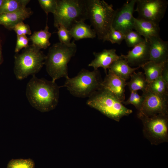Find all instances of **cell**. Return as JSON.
I'll return each instance as SVG.
<instances>
[{"label":"cell","mask_w":168,"mask_h":168,"mask_svg":"<svg viewBox=\"0 0 168 168\" xmlns=\"http://www.w3.org/2000/svg\"><path fill=\"white\" fill-rule=\"evenodd\" d=\"M60 87L55 82L34 75L27 84L26 95L32 107L41 112H47L57 105Z\"/></svg>","instance_id":"obj_1"},{"label":"cell","mask_w":168,"mask_h":168,"mask_svg":"<svg viewBox=\"0 0 168 168\" xmlns=\"http://www.w3.org/2000/svg\"><path fill=\"white\" fill-rule=\"evenodd\" d=\"M77 50V46L74 41L69 45L58 42L49 48L44 64L53 81L55 82L61 77L66 79L69 77L68 64L75 54Z\"/></svg>","instance_id":"obj_2"},{"label":"cell","mask_w":168,"mask_h":168,"mask_svg":"<svg viewBox=\"0 0 168 168\" xmlns=\"http://www.w3.org/2000/svg\"><path fill=\"white\" fill-rule=\"evenodd\" d=\"M87 19L99 40L105 41L112 26L115 10L103 0H85Z\"/></svg>","instance_id":"obj_3"},{"label":"cell","mask_w":168,"mask_h":168,"mask_svg":"<svg viewBox=\"0 0 168 168\" xmlns=\"http://www.w3.org/2000/svg\"><path fill=\"white\" fill-rule=\"evenodd\" d=\"M86 104L118 122L133 112L132 110L125 107L115 95L102 87L88 98Z\"/></svg>","instance_id":"obj_4"},{"label":"cell","mask_w":168,"mask_h":168,"mask_svg":"<svg viewBox=\"0 0 168 168\" xmlns=\"http://www.w3.org/2000/svg\"><path fill=\"white\" fill-rule=\"evenodd\" d=\"M102 81L98 69L90 71L82 69L76 76L66 79L62 86L74 96L89 98L101 88Z\"/></svg>","instance_id":"obj_5"},{"label":"cell","mask_w":168,"mask_h":168,"mask_svg":"<svg viewBox=\"0 0 168 168\" xmlns=\"http://www.w3.org/2000/svg\"><path fill=\"white\" fill-rule=\"evenodd\" d=\"M46 55L32 44L14 55V72L16 79L22 80L30 75H35L41 69Z\"/></svg>","instance_id":"obj_6"},{"label":"cell","mask_w":168,"mask_h":168,"mask_svg":"<svg viewBox=\"0 0 168 168\" xmlns=\"http://www.w3.org/2000/svg\"><path fill=\"white\" fill-rule=\"evenodd\" d=\"M54 16V26L62 25L68 30L76 22L87 19L85 0H57Z\"/></svg>","instance_id":"obj_7"},{"label":"cell","mask_w":168,"mask_h":168,"mask_svg":"<svg viewBox=\"0 0 168 168\" xmlns=\"http://www.w3.org/2000/svg\"><path fill=\"white\" fill-rule=\"evenodd\" d=\"M141 120L143 133L152 145H157L168 141V114L146 116L137 113Z\"/></svg>","instance_id":"obj_8"},{"label":"cell","mask_w":168,"mask_h":168,"mask_svg":"<svg viewBox=\"0 0 168 168\" xmlns=\"http://www.w3.org/2000/svg\"><path fill=\"white\" fill-rule=\"evenodd\" d=\"M136 3L137 7L134 11L138 13V18L159 25L164 16L168 2L166 0H136Z\"/></svg>","instance_id":"obj_9"},{"label":"cell","mask_w":168,"mask_h":168,"mask_svg":"<svg viewBox=\"0 0 168 168\" xmlns=\"http://www.w3.org/2000/svg\"><path fill=\"white\" fill-rule=\"evenodd\" d=\"M142 92L143 100L138 113L146 116L168 114V96L156 94L148 88Z\"/></svg>","instance_id":"obj_10"},{"label":"cell","mask_w":168,"mask_h":168,"mask_svg":"<svg viewBox=\"0 0 168 168\" xmlns=\"http://www.w3.org/2000/svg\"><path fill=\"white\" fill-rule=\"evenodd\" d=\"M136 0H128L119 9L115 10L112 27L124 34L134 28L133 12Z\"/></svg>","instance_id":"obj_11"},{"label":"cell","mask_w":168,"mask_h":168,"mask_svg":"<svg viewBox=\"0 0 168 168\" xmlns=\"http://www.w3.org/2000/svg\"><path fill=\"white\" fill-rule=\"evenodd\" d=\"M124 59L130 66H141L149 61V44L148 41L145 40L133 47L128 52L127 55L121 54Z\"/></svg>","instance_id":"obj_12"},{"label":"cell","mask_w":168,"mask_h":168,"mask_svg":"<svg viewBox=\"0 0 168 168\" xmlns=\"http://www.w3.org/2000/svg\"><path fill=\"white\" fill-rule=\"evenodd\" d=\"M108 70L102 81L101 87L111 92L123 103L125 99V87L127 82Z\"/></svg>","instance_id":"obj_13"},{"label":"cell","mask_w":168,"mask_h":168,"mask_svg":"<svg viewBox=\"0 0 168 168\" xmlns=\"http://www.w3.org/2000/svg\"><path fill=\"white\" fill-rule=\"evenodd\" d=\"M149 44V61L157 63L168 61V42L159 36L153 37L148 40Z\"/></svg>","instance_id":"obj_14"},{"label":"cell","mask_w":168,"mask_h":168,"mask_svg":"<svg viewBox=\"0 0 168 168\" xmlns=\"http://www.w3.org/2000/svg\"><path fill=\"white\" fill-rule=\"evenodd\" d=\"M94 59L88 64L89 67H93L94 70H97L99 68H102L106 74L107 69L114 61L120 58L116 53L115 49H104L99 52H93Z\"/></svg>","instance_id":"obj_15"},{"label":"cell","mask_w":168,"mask_h":168,"mask_svg":"<svg viewBox=\"0 0 168 168\" xmlns=\"http://www.w3.org/2000/svg\"><path fill=\"white\" fill-rule=\"evenodd\" d=\"M32 14L31 9L27 7L14 12L0 13V25L12 30L16 24L29 17Z\"/></svg>","instance_id":"obj_16"},{"label":"cell","mask_w":168,"mask_h":168,"mask_svg":"<svg viewBox=\"0 0 168 168\" xmlns=\"http://www.w3.org/2000/svg\"><path fill=\"white\" fill-rule=\"evenodd\" d=\"M133 29L147 41L151 37L160 36L159 25L147 20L134 17Z\"/></svg>","instance_id":"obj_17"},{"label":"cell","mask_w":168,"mask_h":168,"mask_svg":"<svg viewBox=\"0 0 168 168\" xmlns=\"http://www.w3.org/2000/svg\"><path fill=\"white\" fill-rule=\"evenodd\" d=\"M70 33L75 40L84 39H93L96 37V33L89 25L84 21H76L69 30Z\"/></svg>","instance_id":"obj_18"},{"label":"cell","mask_w":168,"mask_h":168,"mask_svg":"<svg viewBox=\"0 0 168 168\" xmlns=\"http://www.w3.org/2000/svg\"><path fill=\"white\" fill-rule=\"evenodd\" d=\"M140 67V66L134 68L131 67L120 56L119 58L111 64L108 70L126 81L133 73Z\"/></svg>","instance_id":"obj_19"},{"label":"cell","mask_w":168,"mask_h":168,"mask_svg":"<svg viewBox=\"0 0 168 168\" xmlns=\"http://www.w3.org/2000/svg\"><path fill=\"white\" fill-rule=\"evenodd\" d=\"M47 21V19L46 26L44 30L34 31L29 38L30 40L32 42V44L40 49H46L51 44L49 39L52 34L49 31Z\"/></svg>","instance_id":"obj_20"},{"label":"cell","mask_w":168,"mask_h":168,"mask_svg":"<svg viewBox=\"0 0 168 168\" xmlns=\"http://www.w3.org/2000/svg\"><path fill=\"white\" fill-rule=\"evenodd\" d=\"M167 62L157 63L149 61L141 66L144 71L148 84L161 76L163 67Z\"/></svg>","instance_id":"obj_21"},{"label":"cell","mask_w":168,"mask_h":168,"mask_svg":"<svg viewBox=\"0 0 168 168\" xmlns=\"http://www.w3.org/2000/svg\"><path fill=\"white\" fill-rule=\"evenodd\" d=\"M131 79L127 82V85L130 92L140 90L143 91L147 90L148 84L146 79L144 73L141 72H134L131 75Z\"/></svg>","instance_id":"obj_22"},{"label":"cell","mask_w":168,"mask_h":168,"mask_svg":"<svg viewBox=\"0 0 168 168\" xmlns=\"http://www.w3.org/2000/svg\"><path fill=\"white\" fill-rule=\"evenodd\" d=\"M30 0H3L0 7V13L20 11L26 8Z\"/></svg>","instance_id":"obj_23"},{"label":"cell","mask_w":168,"mask_h":168,"mask_svg":"<svg viewBox=\"0 0 168 168\" xmlns=\"http://www.w3.org/2000/svg\"><path fill=\"white\" fill-rule=\"evenodd\" d=\"M148 89L156 94L168 96V84L161 76L148 84Z\"/></svg>","instance_id":"obj_24"},{"label":"cell","mask_w":168,"mask_h":168,"mask_svg":"<svg viewBox=\"0 0 168 168\" xmlns=\"http://www.w3.org/2000/svg\"><path fill=\"white\" fill-rule=\"evenodd\" d=\"M124 35V40L130 47H133L145 40L136 31L133 30L128 31Z\"/></svg>","instance_id":"obj_25"},{"label":"cell","mask_w":168,"mask_h":168,"mask_svg":"<svg viewBox=\"0 0 168 168\" xmlns=\"http://www.w3.org/2000/svg\"><path fill=\"white\" fill-rule=\"evenodd\" d=\"M7 168H35V165L31 159H12L8 163Z\"/></svg>","instance_id":"obj_26"},{"label":"cell","mask_w":168,"mask_h":168,"mask_svg":"<svg viewBox=\"0 0 168 168\" xmlns=\"http://www.w3.org/2000/svg\"><path fill=\"white\" fill-rule=\"evenodd\" d=\"M128 99L124 101L123 104L125 105L132 104L139 111L142 106L143 98L142 96L139 95L138 91H132Z\"/></svg>","instance_id":"obj_27"},{"label":"cell","mask_w":168,"mask_h":168,"mask_svg":"<svg viewBox=\"0 0 168 168\" xmlns=\"http://www.w3.org/2000/svg\"><path fill=\"white\" fill-rule=\"evenodd\" d=\"M124 34L120 31L114 29L112 26L106 39L105 41H109L112 44H120L124 40Z\"/></svg>","instance_id":"obj_28"},{"label":"cell","mask_w":168,"mask_h":168,"mask_svg":"<svg viewBox=\"0 0 168 168\" xmlns=\"http://www.w3.org/2000/svg\"><path fill=\"white\" fill-rule=\"evenodd\" d=\"M57 29L59 42L66 45L71 44V40L72 37L69 30L61 25H59Z\"/></svg>","instance_id":"obj_29"},{"label":"cell","mask_w":168,"mask_h":168,"mask_svg":"<svg viewBox=\"0 0 168 168\" xmlns=\"http://www.w3.org/2000/svg\"><path fill=\"white\" fill-rule=\"evenodd\" d=\"M38 1L47 16L49 13L54 14L55 12L57 7V0H38Z\"/></svg>","instance_id":"obj_30"},{"label":"cell","mask_w":168,"mask_h":168,"mask_svg":"<svg viewBox=\"0 0 168 168\" xmlns=\"http://www.w3.org/2000/svg\"><path fill=\"white\" fill-rule=\"evenodd\" d=\"M14 30L17 35H30L31 31L30 27L28 25L25 24L23 21L19 22L16 24L13 27Z\"/></svg>","instance_id":"obj_31"},{"label":"cell","mask_w":168,"mask_h":168,"mask_svg":"<svg viewBox=\"0 0 168 168\" xmlns=\"http://www.w3.org/2000/svg\"><path fill=\"white\" fill-rule=\"evenodd\" d=\"M30 40L26 35H17V40L15 52L18 53L23 48H26L29 46Z\"/></svg>","instance_id":"obj_32"},{"label":"cell","mask_w":168,"mask_h":168,"mask_svg":"<svg viewBox=\"0 0 168 168\" xmlns=\"http://www.w3.org/2000/svg\"><path fill=\"white\" fill-rule=\"evenodd\" d=\"M161 76L168 84V61L165 64L163 68Z\"/></svg>","instance_id":"obj_33"},{"label":"cell","mask_w":168,"mask_h":168,"mask_svg":"<svg viewBox=\"0 0 168 168\" xmlns=\"http://www.w3.org/2000/svg\"><path fill=\"white\" fill-rule=\"evenodd\" d=\"M3 61V59L2 55L1 46L0 42V65H1Z\"/></svg>","instance_id":"obj_34"},{"label":"cell","mask_w":168,"mask_h":168,"mask_svg":"<svg viewBox=\"0 0 168 168\" xmlns=\"http://www.w3.org/2000/svg\"><path fill=\"white\" fill-rule=\"evenodd\" d=\"M3 0H0V7L2 4V3L3 2Z\"/></svg>","instance_id":"obj_35"}]
</instances>
